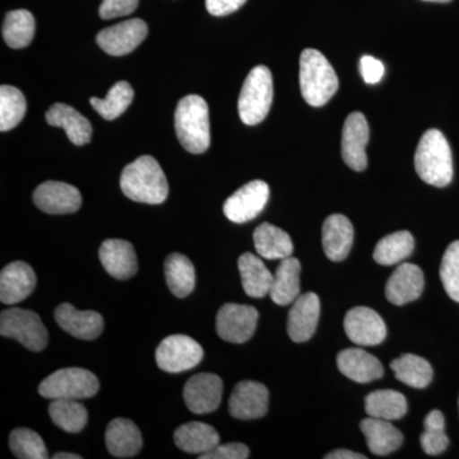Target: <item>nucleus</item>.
<instances>
[{
	"mask_svg": "<svg viewBox=\"0 0 459 459\" xmlns=\"http://www.w3.org/2000/svg\"><path fill=\"white\" fill-rule=\"evenodd\" d=\"M124 195L147 204H164L169 195L165 172L152 156H141L126 165L120 178Z\"/></svg>",
	"mask_w": 459,
	"mask_h": 459,
	"instance_id": "1",
	"label": "nucleus"
},
{
	"mask_svg": "<svg viewBox=\"0 0 459 459\" xmlns=\"http://www.w3.org/2000/svg\"><path fill=\"white\" fill-rule=\"evenodd\" d=\"M415 169L420 179L430 186L444 188L453 179V157L446 135L437 129L422 134L415 153Z\"/></svg>",
	"mask_w": 459,
	"mask_h": 459,
	"instance_id": "2",
	"label": "nucleus"
},
{
	"mask_svg": "<svg viewBox=\"0 0 459 459\" xmlns=\"http://www.w3.org/2000/svg\"><path fill=\"white\" fill-rule=\"evenodd\" d=\"M175 131L181 146L199 155L211 144L210 110L207 102L198 95L180 100L175 111Z\"/></svg>",
	"mask_w": 459,
	"mask_h": 459,
	"instance_id": "3",
	"label": "nucleus"
},
{
	"mask_svg": "<svg viewBox=\"0 0 459 459\" xmlns=\"http://www.w3.org/2000/svg\"><path fill=\"white\" fill-rule=\"evenodd\" d=\"M300 90L310 107L320 108L333 98L338 77L327 57L316 49H305L300 56Z\"/></svg>",
	"mask_w": 459,
	"mask_h": 459,
	"instance_id": "4",
	"label": "nucleus"
},
{
	"mask_svg": "<svg viewBox=\"0 0 459 459\" xmlns=\"http://www.w3.org/2000/svg\"><path fill=\"white\" fill-rule=\"evenodd\" d=\"M273 101V80L270 69L256 65L247 74L238 96V115L247 126H256L270 113Z\"/></svg>",
	"mask_w": 459,
	"mask_h": 459,
	"instance_id": "5",
	"label": "nucleus"
},
{
	"mask_svg": "<svg viewBox=\"0 0 459 459\" xmlns=\"http://www.w3.org/2000/svg\"><path fill=\"white\" fill-rule=\"evenodd\" d=\"M100 382L95 374L81 368L54 371L39 385V394L49 400H84L98 394Z\"/></svg>",
	"mask_w": 459,
	"mask_h": 459,
	"instance_id": "6",
	"label": "nucleus"
},
{
	"mask_svg": "<svg viewBox=\"0 0 459 459\" xmlns=\"http://www.w3.org/2000/svg\"><path fill=\"white\" fill-rule=\"evenodd\" d=\"M0 334L16 340L33 352L42 351L49 341L40 316L32 310L20 307H11L0 314Z\"/></svg>",
	"mask_w": 459,
	"mask_h": 459,
	"instance_id": "7",
	"label": "nucleus"
},
{
	"mask_svg": "<svg viewBox=\"0 0 459 459\" xmlns=\"http://www.w3.org/2000/svg\"><path fill=\"white\" fill-rule=\"evenodd\" d=\"M204 353L197 341L184 334H174L166 337L157 347L156 362L166 373H183L197 367Z\"/></svg>",
	"mask_w": 459,
	"mask_h": 459,
	"instance_id": "8",
	"label": "nucleus"
},
{
	"mask_svg": "<svg viewBox=\"0 0 459 459\" xmlns=\"http://www.w3.org/2000/svg\"><path fill=\"white\" fill-rule=\"evenodd\" d=\"M259 313L255 307L225 304L217 313V334L226 342L246 343L255 334Z\"/></svg>",
	"mask_w": 459,
	"mask_h": 459,
	"instance_id": "9",
	"label": "nucleus"
},
{
	"mask_svg": "<svg viewBox=\"0 0 459 459\" xmlns=\"http://www.w3.org/2000/svg\"><path fill=\"white\" fill-rule=\"evenodd\" d=\"M270 199V186L262 180H253L237 190L223 204V213L230 221L246 223L262 213Z\"/></svg>",
	"mask_w": 459,
	"mask_h": 459,
	"instance_id": "10",
	"label": "nucleus"
},
{
	"mask_svg": "<svg viewBox=\"0 0 459 459\" xmlns=\"http://www.w3.org/2000/svg\"><path fill=\"white\" fill-rule=\"evenodd\" d=\"M147 35V23L140 18H133L102 30L96 41L108 56H123L137 49Z\"/></svg>",
	"mask_w": 459,
	"mask_h": 459,
	"instance_id": "11",
	"label": "nucleus"
},
{
	"mask_svg": "<svg viewBox=\"0 0 459 459\" xmlns=\"http://www.w3.org/2000/svg\"><path fill=\"white\" fill-rule=\"evenodd\" d=\"M347 337L359 346H377L386 337V325L382 316L367 307H353L343 322Z\"/></svg>",
	"mask_w": 459,
	"mask_h": 459,
	"instance_id": "12",
	"label": "nucleus"
},
{
	"mask_svg": "<svg viewBox=\"0 0 459 459\" xmlns=\"http://www.w3.org/2000/svg\"><path fill=\"white\" fill-rule=\"evenodd\" d=\"M270 392L262 383L246 380L238 383L229 401V412L234 419L256 420L268 412Z\"/></svg>",
	"mask_w": 459,
	"mask_h": 459,
	"instance_id": "13",
	"label": "nucleus"
},
{
	"mask_svg": "<svg viewBox=\"0 0 459 459\" xmlns=\"http://www.w3.org/2000/svg\"><path fill=\"white\" fill-rule=\"evenodd\" d=\"M223 382L216 374L202 373L190 377L184 386V401L193 413L213 412L222 400Z\"/></svg>",
	"mask_w": 459,
	"mask_h": 459,
	"instance_id": "14",
	"label": "nucleus"
},
{
	"mask_svg": "<svg viewBox=\"0 0 459 459\" xmlns=\"http://www.w3.org/2000/svg\"><path fill=\"white\" fill-rule=\"evenodd\" d=\"M33 204L42 212L69 214L77 212L82 205L80 190L62 181H45L33 192Z\"/></svg>",
	"mask_w": 459,
	"mask_h": 459,
	"instance_id": "15",
	"label": "nucleus"
},
{
	"mask_svg": "<svg viewBox=\"0 0 459 459\" xmlns=\"http://www.w3.org/2000/svg\"><path fill=\"white\" fill-rule=\"evenodd\" d=\"M369 142V124L361 113L347 117L342 131V159L350 169L364 171L368 166L367 148Z\"/></svg>",
	"mask_w": 459,
	"mask_h": 459,
	"instance_id": "16",
	"label": "nucleus"
},
{
	"mask_svg": "<svg viewBox=\"0 0 459 459\" xmlns=\"http://www.w3.org/2000/svg\"><path fill=\"white\" fill-rule=\"evenodd\" d=\"M320 316L318 295L307 292L292 303L287 319V333L294 342H307L316 333Z\"/></svg>",
	"mask_w": 459,
	"mask_h": 459,
	"instance_id": "17",
	"label": "nucleus"
},
{
	"mask_svg": "<svg viewBox=\"0 0 459 459\" xmlns=\"http://www.w3.org/2000/svg\"><path fill=\"white\" fill-rule=\"evenodd\" d=\"M56 320L59 327L78 340L92 341L104 331V318L93 310H77L71 304L56 307Z\"/></svg>",
	"mask_w": 459,
	"mask_h": 459,
	"instance_id": "18",
	"label": "nucleus"
},
{
	"mask_svg": "<svg viewBox=\"0 0 459 459\" xmlns=\"http://www.w3.org/2000/svg\"><path fill=\"white\" fill-rule=\"evenodd\" d=\"M99 256L102 267L114 279H132L138 272L137 255L129 241L108 238L100 247Z\"/></svg>",
	"mask_w": 459,
	"mask_h": 459,
	"instance_id": "19",
	"label": "nucleus"
},
{
	"mask_svg": "<svg viewBox=\"0 0 459 459\" xmlns=\"http://www.w3.org/2000/svg\"><path fill=\"white\" fill-rule=\"evenodd\" d=\"M425 279L421 268L412 263H402L389 277L385 296L389 303L409 304L418 300L424 291Z\"/></svg>",
	"mask_w": 459,
	"mask_h": 459,
	"instance_id": "20",
	"label": "nucleus"
},
{
	"mask_svg": "<svg viewBox=\"0 0 459 459\" xmlns=\"http://www.w3.org/2000/svg\"><path fill=\"white\" fill-rule=\"evenodd\" d=\"M36 274L25 262L9 263L0 273V300L3 304L16 305L32 294Z\"/></svg>",
	"mask_w": 459,
	"mask_h": 459,
	"instance_id": "21",
	"label": "nucleus"
},
{
	"mask_svg": "<svg viewBox=\"0 0 459 459\" xmlns=\"http://www.w3.org/2000/svg\"><path fill=\"white\" fill-rule=\"evenodd\" d=\"M353 226L343 214L327 217L322 228V246L325 255L333 262L344 261L351 252Z\"/></svg>",
	"mask_w": 459,
	"mask_h": 459,
	"instance_id": "22",
	"label": "nucleus"
},
{
	"mask_svg": "<svg viewBox=\"0 0 459 459\" xmlns=\"http://www.w3.org/2000/svg\"><path fill=\"white\" fill-rule=\"evenodd\" d=\"M337 367L344 377L356 383H370L385 376L382 362L361 349H346L338 353Z\"/></svg>",
	"mask_w": 459,
	"mask_h": 459,
	"instance_id": "23",
	"label": "nucleus"
},
{
	"mask_svg": "<svg viewBox=\"0 0 459 459\" xmlns=\"http://www.w3.org/2000/svg\"><path fill=\"white\" fill-rule=\"evenodd\" d=\"M105 442L108 451L117 458L134 457L143 446L140 429L126 419H114L108 425Z\"/></svg>",
	"mask_w": 459,
	"mask_h": 459,
	"instance_id": "24",
	"label": "nucleus"
},
{
	"mask_svg": "<svg viewBox=\"0 0 459 459\" xmlns=\"http://www.w3.org/2000/svg\"><path fill=\"white\" fill-rule=\"evenodd\" d=\"M368 448L376 455H391L403 443V434L388 420L368 418L360 422Z\"/></svg>",
	"mask_w": 459,
	"mask_h": 459,
	"instance_id": "25",
	"label": "nucleus"
},
{
	"mask_svg": "<svg viewBox=\"0 0 459 459\" xmlns=\"http://www.w3.org/2000/svg\"><path fill=\"white\" fill-rule=\"evenodd\" d=\"M47 122L51 126L65 129L69 141L75 146L90 143L92 135V126L82 114L65 104H54L48 110Z\"/></svg>",
	"mask_w": 459,
	"mask_h": 459,
	"instance_id": "26",
	"label": "nucleus"
},
{
	"mask_svg": "<svg viewBox=\"0 0 459 459\" xmlns=\"http://www.w3.org/2000/svg\"><path fill=\"white\" fill-rule=\"evenodd\" d=\"M301 264L294 256L282 259L273 274L271 299L274 304H292L300 296Z\"/></svg>",
	"mask_w": 459,
	"mask_h": 459,
	"instance_id": "27",
	"label": "nucleus"
},
{
	"mask_svg": "<svg viewBox=\"0 0 459 459\" xmlns=\"http://www.w3.org/2000/svg\"><path fill=\"white\" fill-rule=\"evenodd\" d=\"M178 448L190 455H204L220 444V434L216 429L204 422H186L177 429L174 434Z\"/></svg>",
	"mask_w": 459,
	"mask_h": 459,
	"instance_id": "28",
	"label": "nucleus"
},
{
	"mask_svg": "<svg viewBox=\"0 0 459 459\" xmlns=\"http://www.w3.org/2000/svg\"><path fill=\"white\" fill-rule=\"evenodd\" d=\"M244 291L250 298L261 299L270 294L273 274L265 267L261 258L244 253L238 261Z\"/></svg>",
	"mask_w": 459,
	"mask_h": 459,
	"instance_id": "29",
	"label": "nucleus"
},
{
	"mask_svg": "<svg viewBox=\"0 0 459 459\" xmlns=\"http://www.w3.org/2000/svg\"><path fill=\"white\" fill-rule=\"evenodd\" d=\"M253 238L259 256L270 261H282L291 256L294 252V244L290 235L282 229L268 222L262 223L255 229Z\"/></svg>",
	"mask_w": 459,
	"mask_h": 459,
	"instance_id": "30",
	"label": "nucleus"
},
{
	"mask_svg": "<svg viewBox=\"0 0 459 459\" xmlns=\"http://www.w3.org/2000/svg\"><path fill=\"white\" fill-rule=\"evenodd\" d=\"M365 411L370 418L395 421L407 413L406 397L392 389L371 392L365 398Z\"/></svg>",
	"mask_w": 459,
	"mask_h": 459,
	"instance_id": "31",
	"label": "nucleus"
},
{
	"mask_svg": "<svg viewBox=\"0 0 459 459\" xmlns=\"http://www.w3.org/2000/svg\"><path fill=\"white\" fill-rule=\"evenodd\" d=\"M166 283L172 294L184 299L192 294L195 287V270L186 255L174 253L165 262Z\"/></svg>",
	"mask_w": 459,
	"mask_h": 459,
	"instance_id": "32",
	"label": "nucleus"
},
{
	"mask_svg": "<svg viewBox=\"0 0 459 459\" xmlns=\"http://www.w3.org/2000/svg\"><path fill=\"white\" fill-rule=\"evenodd\" d=\"M394 376L404 385L424 389L433 380L434 371L428 360L413 353H404L391 362Z\"/></svg>",
	"mask_w": 459,
	"mask_h": 459,
	"instance_id": "33",
	"label": "nucleus"
},
{
	"mask_svg": "<svg viewBox=\"0 0 459 459\" xmlns=\"http://www.w3.org/2000/svg\"><path fill=\"white\" fill-rule=\"evenodd\" d=\"M36 22L31 12L17 9L9 12L3 23V39L12 49L29 47L35 36Z\"/></svg>",
	"mask_w": 459,
	"mask_h": 459,
	"instance_id": "34",
	"label": "nucleus"
},
{
	"mask_svg": "<svg viewBox=\"0 0 459 459\" xmlns=\"http://www.w3.org/2000/svg\"><path fill=\"white\" fill-rule=\"evenodd\" d=\"M415 249V238L409 231H397L380 238L373 252L374 261L382 265L398 264Z\"/></svg>",
	"mask_w": 459,
	"mask_h": 459,
	"instance_id": "35",
	"label": "nucleus"
},
{
	"mask_svg": "<svg viewBox=\"0 0 459 459\" xmlns=\"http://www.w3.org/2000/svg\"><path fill=\"white\" fill-rule=\"evenodd\" d=\"M49 415L57 428L71 434L81 433L89 421L86 407L75 400H53Z\"/></svg>",
	"mask_w": 459,
	"mask_h": 459,
	"instance_id": "36",
	"label": "nucleus"
},
{
	"mask_svg": "<svg viewBox=\"0 0 459 459\" xmlns=\"http://www.w3.org/2000/svg\"><path fill=\"white\" fill-rule=\"evenodd\" d=\"M133 98H134V91H133L131 84L126 82V81H120V82H117L111 87L107 98L104 100L91 98L90 102L104 119L114 120L129 108Z\"/></svg>",
	"mask_w": 459,
	"mask_h": 459,
	"instance_id": "37",
	"label": "nucleus"
},
{
	"mask_svg": "<svg viewBox=\"0 0 459 459\" xmlns=\"http://www.w3.org/2000/svg\"><path fill=\"white\" fill-rule=\"evenodd\" d=\"M27 110L25 96L16 87L3 84L0 87V131L16 128L22 122Z\"/></svg>",
	"mask_w": 459,
	"mask_h": 459,
	"instance_id": "38",
	"label": "nucleus"
},
{
	"mask_svg": "<svg viewBox=\"0 0 459 459\" xmlns=\"http://www.w3.org/2000/svg\"><path fill=\"white\" fill-rule=\"evenodd\" d=\"M424 433L420 437L422 451L429 455H442L448 448L449 439L446 434V420L439 410L431 411L424 421Z\"/></svg>",
	"mask_w": 459,
	"mask_h": 459,
	"instance_id": "39",
	"label": "nucleus"
},
{
	"mask_svg": "<svg viewBox=\"0 0 459 459\" xmlns=\"http://www.w3.org/2000/svg\"><path fill=\"white\" fill-rule=\"evenodd\" d=\"M11 451L21 459H47V446L40 435L31 429L20 428L12 431L9 437Z\"/></svg>",
	"mask_w": 459,
	"mask_h": 459,
	"instance_id": "40",
	"label": "nucleus"
},
{
	"mask_svg": "<svg viewBox=\"0 0 459 459\" xmlns=\"http://www.w3.org/2000/svg\"><path fill=\"white\" fill-rule=\"evenodd\" d=\"M440 280L449 298L459 303V240L453 241L444 253Z\"/></svg>",
	"mask_w": 459,
	"mask_h": 459,
	"instance_id": "41",
	"label": "nucleus"
},
{
	"mask_svg": "<svg viewBox=\"0 0 459 459\" xmlns=\"http://www.w3.org/2000/svg\"><path fill=\"white\" fill-rule=\"evenodd\" d=\"M140 0H102L100 5V17L102 20L129 16L137 9Z\"/></svg>",
	"mask_w": 459,
	"mask_h": 459,
	"instance_id": "42",
	"label": "nucleus"
},
{
	"mask_svg": "<svg viewBox=\"0 0 459 459\" xmlns=\"http://www.w3.org/2000/svg\"><path fill=\"white\" fill-rule=\"evenodd\" d=\"M249 448L243 443L219 444L212 451L199 455L201 459H247L249 458Z\"/></svg>",
	"mask_w": 459,
	"mask_h": 459,
	"instance_id": "43",
	"label": "nucleus"
},
{
	"mask_svg": "<svg viewBox=\"0 0 459 459\" xmlns=\"http://www.w3.org/2000/svg\"><path fill=\"white\" fill-rule=\"evenodd\" d=\"M359 69H360L362 78L368 84L379 83L382 78L385 77V65L374 56H362Z\"/></svg>",
	"mask_w": 459,
	"mask_h": 459,
	"instance_id": "44",
	"label": "nucleus"
},
{
	"mask_svg": "<svg viewBox=\"0 0 459 459\" xmlns=\"http://www.w3.org/2000/svg\"><path fill=\"white\" fill-rule=\"evenodd\" d=\"M247 0H205V8L216 17L228 16L246 4Z\"/></svg>",
	"mask_w": 459,
	"mask_h": 459,
	"instance_id": "45",
	"label": "nucleus"
},
{
	"mask_svg": "<svg viewBox=\"0 0 459 459\" xmlns=\"http://www.w3.org/2000/svg\"><path fill=\"white\" fill-rule=\"evenodd\" d=\"M325 459H367L364 455L349 451V449H337L325 455Z\"/></svg>",
	"mask_w": 459,
	"mask_h": 459,
	"instance_id": "46",
	"label": "nucleus"
},
{
	"mask_svg": "<svg viewBox=\"0 0 459 459\" xmlns=\"http://www.w3.org/2000/svg\"><path fill=\"white\" fill-rule=\"evenodd\" d=\"M54 459H81V455H74V453H56V455L53 457Z\"/></svg>",
	"mask_w": 459,
	"mask_h": 459,
	"instance_id": "47",
	"label": "nucleus"
},
{
	"mask_svg": "<svg viewBox=\"0 0 459 459\" xmlns=\"http://www.w3.org/2000/svg\"><path fill=\"white\" fill-rule=\"evenodd\" d=\"M425 2L448 3L451 2V0H425Z\"/></svg>",
	"mask_w": 459,
	"mask_h": 459,
	"instance_id": "48",
	"label": "nucleus"
}]
</instances>
